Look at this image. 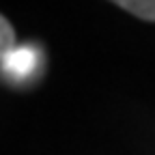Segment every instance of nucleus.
<instances>
[{"label":"nucleus","instance_id":"nucleus-1","mask_svg":"<svg viewBox=\"0 0 155 155\" xmlns=\"http://www.w3.org/2000/svg\"><path fill=\"white\" fill-rule=\"evenodd\" d=\"M39 67V52L37 48L24 45L13 48L9 54L2 56V73L11 80H26Z\"/></svg>","mask_w":155,"mask_h":155},{"label":"nucleus","instance_id":"nucleus-2","mask_svg":"<svg viewBox=\"0 0 155 155\" xmlns=\"http://www.w3.org/2000/svg\"><path fill=\"white\" fill-rule=\"evenodd\" d=\"M112 2L140 19L155 22V0H112Z\"/></svg>","mask_w":155,"mask_h":155},{"label":"nucleus","instance_id":"nucleus-3","mask_svg":"<svg viewBox=\"0 0 155 155\" xmlns=\"http://www.w3.org/2000/svg\"><path fill=\"white\" fill-rule=\"evenodd\" d=\"M0 30H2V56L5 54H9L13 48H15V32H13V28H11V24L7 22V17H2L0 19Z\"/></svg>","mask_w":155,"mask_h":155}]
</instances>
